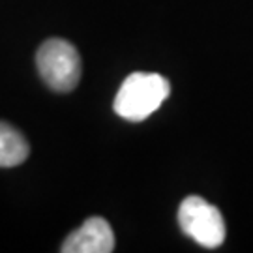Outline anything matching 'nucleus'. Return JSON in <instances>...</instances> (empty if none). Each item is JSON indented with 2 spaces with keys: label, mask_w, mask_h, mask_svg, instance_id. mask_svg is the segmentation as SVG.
<instances>
[{
  "label": "nucleus",
  "mask_w": 253,
  "mask_h": 253,
  "mask_svg": "<svg viewBox=\"0 0 253 253\" xmlns=\"http://www.w3.org/2000/svg\"><path fill=\"white\" fill-rule=\"evenodd\" d=\"M115 250V233L103 217H88L64 240L62 253H109Z\"/></svg>",
  "instance_id": "obj_4"
},
{
  "label": "nucleus",
  "mask_w": 253,
  "mask_h": 253,
  "mask_svg": "<svg viewBox=\"0 0 253 253\" xmlns=\"http://www.w3.org/2000/svg\"><path fill=\"white\" fill-rule=\"evenodd\" d=\"M171 84L160 73H131L118 88L115 113L129 122H143L169 98Z\"/></svg>",
  "instance_id": "obj_1"
},
{
  "label": "nucleus",
  "mask_w": 253,
  "mask_h": 253,
  "mask_svg": "<svg viewBox=\"0 0 253 253\" xmlns=\"http://www.w3.org/2000/svg\"><path fill=\"white\" fill-rule=\"evenodd\" d=\"M38 72L54 92H72L81 79V56L62 38H51L42 43L36 54Z\"/></svg>",
  "instance_id": "obj_2"
},
{
  "label": "nucleus",
  "mask_w": 253,
  "mask_h": 253,
  "mask_svg": "<svg viewBox=\"0 0 253 253\" xmlns=\"http://www.w3.org/2000/svg\"><path fill=\"white\" fill-rule=\"evenodd\" d=\"M178 223L186 235L205 248H217L225 240V221L221 212L197 195L182 201Z\"/></svg>",
  "instance_id": "obj_3"
},
{
  "label": "nucleus",
  "mask_w": 253,
  "mask_h": 253,
  "mask_svg": "<svg viewBox=\"0 0 253 253\" xmlns=\"http://www.w3.org/2000/svg\"><path fill=\"white\" fill-rule=\"evenodd\" d=\"M28 154L30 146L25 135L13 126L0 122V167H17L27 160Z\"/></svg>",
  "instance_id": "obj_5"
}]
</instances>
